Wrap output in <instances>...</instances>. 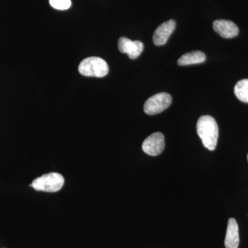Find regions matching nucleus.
<instances>
[{
	"label": "nucleus",
	"mask_w": 248,
	"mask_h": 248,
	"mask_svg": "<svg viewBox=\"0 0 248 248\" xmlns=\"http://www.w3.org/2000/svg\"><path fill=\"white\" fill-rule=\"evenodd\" d=\"M197 131L203 146L210 151L215 150L218 138L216 120L210 115L202 116L197 122Z\"/></svg>",
	"instance_id": "nucleus-1"
},
{
	"label": "nucleus",
	"mask_w": 248,
	"mask_h": 248,
	"mask_svg": "<svg viewBox=\"0 0 248 248\" xmlns=\"http://www.w3.org/2000/svg\"><path fill=\"white\" fill-rule=\"evenodd\" d=\"M80 74L86 77L103 78L109 72L108 65L105 60L97 57L84 59L78 68Z\"/></svg>",
	"instance_id": "nucleus-2"
},
{
	"label": "nucleus",
	"mask_w": 248,
	"mask_h": 248,
	"mask_svg": "<svg viewBox=\"0 0 248 248\" xmlns=\"http://www.w3.org/2000/svg\"><path fill=\"white\" fill-rule=\"evenodd\" d=\"M63 184L64 179L62 174L51 172L37 178L30 184V186L37 191L56 192L61 190Z\"/></svg>",
	"instance_id": "nucleus-3"
},
{
	"label": "nucleus",
	"mask_w": 248,
	"mask_h": 248,
	"mask_svg": "<svg viewBox=\"0 0 248 248\" xmlns=\"http://www.w3.org/2000/svg\"><path fill=\"white\" fill-rule=\"evenodd\" d=\"M172 97L166 93H160L148 98L143 110L147 115H154L167 109L171 105Z\"/></svg>",
	"instance_id": "nucleus-4"
},
{
	"label": "nucleus",
	"mask_w": 248,
	"mask_h": 248,
	"mask_svg": "<svg viewBox=\"0 0 248 248\" xmlns=\"http://www.w3.org/2000/svg\"><path fill=\"white\" fill-rule=\"evenodd\" d=\"M164 148V136L159 132L152 134L142 143L143 151L151 156H157L161 154Z\"/></svg>",
	"instance_id": "nucleus-5"
},
{
	"label": "nucleus",
	"mask_w": 248,
	"mask_h": 248,
	"mask_svg": "<svg viewBox=\"0 0 248 248\" xmlns=\"http://www.w3.org/2000/svg\"><path fill=\"white\" fill-rule=\"evenodd\" d=\"M118 48L121 53L127 54L129 58L135 60L143 52L144 46L140 41H133L122 37L119 40Z\"/></svg>",
	"instance_id": "nucleus-6"
},
{
	"label": "nucleus",
	"mask_w": 248,
	"mask_h": 248,
	"mask_svg": "<svg viewBox=\"0 0 248 248\" xmlns=\"http://www.w3.org/2000/svg\"><path fill=\"white\" fill-rule=\"evenodd\" d=\"M176 27L175 21L170 19L158 27L153 35V42L156 46H162L166 44L170 36L172 35Z\"/></svg>",
	"instance_id": "nucleus-7"
},
{
	"label": "nucleus",
	"mask_w": 248,
	"mask_h": 248,
	"mask_svg": "<svg viewBox=\"0 0 248 248\" xmlns=\"http://www.w3.org/2000/svg\"><path fill=\"white\" fill-rule=\"evenodd\" d=\"M213 29L217 33L226 39L233 38L239 34V30L234 22L218 19L213 22Z\"/></svg>",
	"instance_id": "nucleus-8"
},
{
	"label": "nucleus",
	"mask_w": 248,
	"mask_h": 248,
	"mask_svg": "<svg viewBox=\"0 0 248 248\" xmlns=\"http://www.w3.org/2000/svg\"><path fill=\"white\" fill-rule=\"evenodd\" d=\"M239 245V226L234 218H231L227 228L225 246L226 248H238Z\"/></svg>",
	"instance_id": "nucleus-9"
},
{
	"label": "nucleus",
	"mask_w": 248,
	"mask_h": 248,
	"mask_svg": "<svg viewBox=\"0 0 248 248\" xmlns=\"http://www.w3.org/2000/svg\"><path fill=\"white\" fill-rule=\"evenodd\" d=\"M205 55L200 50L190 52L183 55L178 60V65L179 66H187V65L197 64L203 63L205 61Z\"/></svg>",
	"instance_id": "nucleus-10"
},
{
	"label": "nucleus",
	"mask_w": 248,
	"mask_h": 248,
	"mask_svg": "<svg viewBox=\"0 0 248 248\" xmlns=\"http://www.w3.org/2000/svg\"><path fill=\"white\" fill-rule=\"evenodd\" d=\"M234 94L241 102L248 103V79H242L236 83Z\"/></svg>",
	"instance_id": "nucleus-11"
},
{
	"label": "nucleus",
	"mask_w": 248,
	"mask_h": 248,
	"mask_svg": "<svg viewBox=\"0 0 248 248\" xmlns=\"http://www.w3.org/2000/svg\"><path fill=\"white\" fill-rule=\"evenodd\" d=\"M50 6L58 10H67L71 6V0H49Z\"/></svg>",
	"instance_id": "nucleus-12"
},
{
	"label": "nucleus",
	"mask_w": 248,
	"mask_h": 248,
	"mask_svg": "<svg viewBox=\"0 0 248 248\" xmlns=\"http://www.w3.org/2000/svg\"></svg>",
	"instance_id": "nucleus-13"
}]
</instances>
